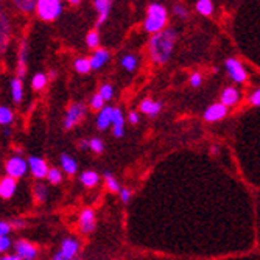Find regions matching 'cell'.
<instances>
[{
	"label": "cell",
	"mask_w": 260,
	"mask_h": 260,
	"mask_svg": "<svg viewBox=\"0 0 260 260\" xmlns=\"http://www.w3.org/2000/svg\"><path fill=\"white\" fill-rule=\"evenodd\" d=\"M217 151H218V147H212V153L217 154Z\"/></svg>",
	"instance_id": "7dc6e473"
},
{
	"label": "cell",
	"mask_w": 260,
	"mask_h": 260,
	"mask_svg": "<svg viewBox=\"0 0 260 260\" xmlns=\"http://www.w3.org/2000/svg\"><path fill=\"white\" fill-rule=\"evenodd\" d=\"M87 41V45L90 47V49H97L99 44H100V36H99V31H90L86 38Z\"/></svg>",
	"instance_id": "4dcf8cb0"
},
{
	"label": "cell",
	"mask_w": 260,
	"mask_h": 260,
	"mask_svg": "<svg viewBox=\"0 0 260 260\" xmlns=\"http://www.w3.org/2000/svg\"><path fill=\"white\" fill-rule=\"evenodd\" d=\"M160 103H156L153 100H144L140 103V111L145 112V114H150V115H154L160 111Z\"/></svg>",
	"instance_id": "44dd1931"
},
{
	"label": "cell",
	"mask_w": 260,
	"mask_h": 260,
	"mask_svg": "<svg viewBox=\"0 0 260 260\" xmlns=\"http://www.w3.org/2000/svg\"><path fill=\"white\" fill-rule=\"evenodd\" d=\"M14 251L20 258H35L38 255V249L33 245H30L28 242H25V240L16 242L14 243Z\"/></svg>",
	"instance_id": "9c48e42d"
},
{
	"label": "cell",
	"mask_w": 260,
	"mask_h": 260,
	"mask_svg": "<svg viewBox=\"0 0 260 260\" xmlns=\"http://www.w3.org/2000/svg\"><path fill=\"white\" fill-rule=\"evenodd\" d=\"M84 106L80 105V103H75L72 105L69 109H67V115H66V122H64V128L66 129H70V128H74L83 117H84Z\"/></svg>",
	"instance_id": "5b68a950"
},
{
	"label": "cell",
	"mask_w": 260,
	"mask_h": 260,
	"mask_svg": "<svg viewBox=\"0 0 260 260\" xmlns=\"http://www.w3.org/2000/svg\"><path fill=\"white\" fill-rule=\"evenodd\" d=\"M87 147L90 148V140H89V142L83 140V142H81V144H80V148H87Z\"/></svg>",
	"instance_id": "ee69618b"
},
{
	"label": "cell",
	"mask_w": 260,
	"mask_h": 260,
	"mask_svg": "<svg viewBox=\"0 0 260 260\" xmlns=\"http://www.w3.org/2000/svg\"><path fill=\"white\" fill-rule=\"evenodd\" d=\"M11 246V240L8 239V235H0V251L5 252Z\"/></svg>",
	"instance_id": "d590c367"
},
{
	"label": "cell",
	"mask_w": 260,
	"mask_h": 260,
	"mask_svg": "<svg viewBox=\"0 0 260 260\" xmlns=\"http://www.w3.org/2000/svg\"><path fill=\"white\" fill-rule=\"evenodd\" d=\"M16 188H17L16 178L8 175L7 178H4L2 181H0V197H2L4 200H10L14 195Z\"/></svg>",
	"instance_id": "30bf717a"
},
{
	"label": "cell",
	"mask_w": 260,
	"mask_h": 260,
	"mask_svg": "<svg viewBox=\"0 0 260 260\" xmlns=\"http://www.w3.org/2000/svg\"><path fill=\"white\" fill-rule=\"evenodd\" d=\"M129 122H131V123H134V125H136V123H139V115H137L134 111H133V112H129Z\"/></svg>",
	"instance_id": "b9f144b4"
},
{
	"label": "cell",
	"mask_w": 260,
	"mask_h": 260,
	"mask_svg": "<svg viewBox=\"0 0 260 260\" xmlns=\"http://www.w3.org/2000/svg\"><path fill=\"white\" fill-rule=\"evenodd\" d=\"M105 179H106V185H108V188H109L111 192H120L119 182L115 181V178H114L109 172L105 173Z\"/></svg>",
	"instance_id": "83f0119b"
},
{
	"label": "cell",
	"mask_w": 260,
	"mask_h": 260,
	"mask_svg": "<svg viewBox=\"0 0 260 260\" xmlns=\"http://www.w3.org/2000/svg\"><path fill=\"white\" fill-rule=\"evenodd\" d=\"M27 44L22 42L20 45V52H19V62H17V77L23 80L27 74Z\"/></svg>",
	"instance_id": "9a60e30c"
},
{
	"label": "cell",
	"mask_w": 260,
	"mask_h": 260,
	"mask_svg": "<svg viewBox=\"0 0 260 260\" xmlns=\"http://www.w3.org/2000/svg\"><path fill=\"white\" fill-rule=\"evenodd\" d=\"M176 41H178V33L172 28L153 33L150 39V55L153 61L157 64L167 62L169 58L172 56Z\"/></svg>",
	"instance_id": "6da1fadb"
},
{
	"label": "cell",
	"mask_w": 260,
	"mask_h": 260,
	"mask_svg": "<svg viewBox=\"0 0 260 260\" xmlns=\"http://www.w3.org/2000/svg\"><path fill=\"white\" fill-rule=\"evenodd\" d=\"M114 109L115 108H111V106H105L99 115V119H97V128L99 129H106L111 123H112V115H114Z\"/></svg>",
	"instance_id": "5bb4252c"
},
{
	"label": "cell",
	"mask_w": 260,
	"mask_h": 260,
	"mask_svg": "<svg viewBox=\"0 0 260 260\" xmlns=\"http://www.w3.org/2000/svg\"><path fill=\"white\" fill-rule=\"evenodd\" d=\"M47 178H49V181L52 184H59L61 179H62V175H61V172L58 169H50L49 170V175H47Z\"/></svg>",
	"instance_id": "1f68e13d"
},
{
	"label": "cell",
	"mask_w": 260,
	"mask_h": 260,
	"mask_svg": "<svg viewBox=\"0 0 260 260\" xmlns=\"http://www.w3.org/2000/svg\"><path fill=\"white\" fill-rule=\"evenodd\" d=\"M226 69H228L229 77H231L234 81H237V83L246 81V72H245L243 66H242L237 59H232V58L228 59V61H226Z\"/></svg>",
	"instance_id": "52a82bcc"
},
{
	"label": "cell",
	"mask_w": 260,
	"mask_h": 260,
	"mask_svg": "<svg viewBox=\"0 0 260 260\" xmlns=\"http://www.w3.org/2000/svg\"><path fill=\"white\" fill-rule=\"evenodd\" d=\"M55 77H56V72H55V70H52V72L49 74V78H50V80H53Z\"/></svg>",
	"instance_id": "f6af8a7d"
},
{
	"label": "cell",
	"mask_w": 260,
	"mask_h": 260,
	"mask_svg": "<svg viewBox=\"0 0 260 260\" xmlns=\"http://www.w3.org/2000/svg\"><path fill=\"white\" fill-rule=\"evenodd\" d=\"M10 224H11L13 228H17V229H19V228H23V226H25V223H23V221H19V220H13Z\"/></svg>",
	"instance_id": "7bdbcfd3"
},
{
	"label": "cell",
	"mask_w": 260,
	"mask_h": 260,
	"mask_svg": "<svg viewBox=\"0 0 260 260\" xmlns=\"http://www.w3.org/2000/svg\"><path fill=\"white\" fill-rule=\"evenodd\" d=\"M251 105L254 106H260V89L255 90L252 95H251Z\"/></svg>",
	"instance_id": "ab89813d"
},
{
	"label": "cell",
	"mask_w": 260,
	"mask_h": 260,
	"mask_svg": "<svg viewBox=\"0 0 260 260\" xmlns=\"http://www.w3.org/2000/svg\"><path fill=\"white\" fill-rule=\"evenodd\" d=\"M123 115H122V111L120 109H114V115H112V133L115 137H122L123 136Z\"/></svg>",
	"instance_id": "e0dca14e"
},
{
	"label": "cell",
	"mask_w": 260,
	"mask_h": 260,
	"mask_svg": "<svg viewBox=\"0 0 260 260\" xmlns=\"http://www.w3.org/2000/svg\"><path fill=\"white\" fill-rule=\"evenodd\" d=\"M120 198H122V201H123V203H128V201H129V198H131V192L128 190V188H122V190H120Z\"/></svg>",
	"instance_id": "60d3db41"
},
{
	"label": "cell",
	"mask_w": 260,
	"mask_h": 260,
	"mask_svg": "<svg viewBox=\"0 0 260 260\" xmlns=\"http://www.w3.org/2000/svg\"><path fill=\"white\" fill-rule=\"evenodd\" d=\"M201 83H203L201 75H200V74H193L192 78H190V84H192L193 87H198V86H201Z\"/></svg>",
	"instance_id": "8d00e7d4"
},
{
	"label": "cell",
	"mask_w": 260,
	"mask_h": 260,
	"mask_svg": "<svg viewBox=\"0 0 260 260\" xmlns=\"http://www.w3.org/2000/svg\"><path fill=\"white\" fill-rule=\"evenodd\" d=\"M78 242L75 239H66L61 243V251L55 255V260H69L77 255L78 252Z\"/></svg>",
	"instance_id": "8992f818"
},
{
	"label": "cell",
	"mask_w": 260,
	"mask_h": 260,
	"mask_svg": "<svg viewBox=\"0 0 260 260\" xmlns=\"http://www.w3.org/2000/svg\"><path fill=\"white\" fill-rule=\"evenodd\" d=\"M99 175L95 173V172H84L83 175H81V182L86 185V187H93L97 182H99Z\"/></svg>",
	"instance_id": "cb8c5ba5"
},
{
	"label": "cell",
	"mask_w": 260,
	"mask_h": 260,
	"mask_svg": "<svg viewBox=\"0 0 260 260\" xmlns=\"http://www.w3.org/2000/svg\"><path fill=\"white\" fill-rule=\"evenodd\" d=\"M93 5H95L100 17L97 20V25H102L105 23V20L108 19L109 16V10H111V5H112V0H93Z\"/></svg>",
	"instance_id": "4fadbf2b"
},
{
	"label": "cell",
	"mask_w": 260,
	"mask_h": 260,
	"mask_svg": "<svg viewBox=\"0 0 260 260\" xmlns=\"http://www.w3.org/2000/svg\"><path fill=\"white\" fill-rule=\"evenodd\" d=\"M228 112V106L223 105V103H215V105H212L206 112H204V119L207 122H218L221 120L223 117L226 115Z\"/></svg>",
	"instance_id": "ba28073f"
},
{
	"label": "cell",
	"mask_w": 260,
	"mask_h": 260,
	"mask_svg": "<svg viewBox=\"0 0 260 260\" xmlns=\"http://www.w3.org/2000/svg\"><path fill=\"white\" fill-rule=\"evenodd\" d=\"M239 99H240V93L237 89H234V87H226L221 93V103L226 106H234L239 102Z\"/></svg>",
	"instance_id": "2e32d148"
},
{
	"label": "cell",
	"mask_w": 260,
	"mask_h": 260,
	"mask_svg": "<svg viewBox=\"0 0 260 260\" xmlns=\"http://www.w3.org/2000/svg\"><path fill=\"white\" fill-rule=\"evenodd\" d=\"M173 13H175L176 16H179V17H187V10H185L184 7H181V5H176V7L173 8Z\"/></svg>",
	"instance_id": "74e56055"
},
{
	"label": "cell",
	"mask_w": 260,
	"mask_h": 260,
	"mask_svg": "<svg viewBox=\"0 0 260 260\" xmlns=\"http://www.w3.org/2000/svg\"><path fill=\"white\" fill-rule=\"evenodd\" d=\"M122 66L128 70V72H134L136 67H137V59L131 55H126L123 59H122Z\"/></svg>",
	"instance_id": "f546056e"
},
{
	"label": "cell",
	"mask_w": 260,
	"mask_h": 260,
	"mask_svg": "<svg viewBox=\"0 0 260 260\" xmlns=\"http://www.w3.org/2000/svg\"><path fill=\"white\" fill-rule=\"evenodd\" d=\"M30 167V164H27L22 157L19 156H14L11 159L7 160V165H5V170H7V175L13 176V178H22L23 175L27 173V169Z\"/></svg>",
	"instance_id": "277c9868"
},
{
	"label": "cell",
	"mask_w": 260,
	"mask_h": 260,
	"mask_svg": "<svg viewBox=\"0 0 260 260\" xmlns=\"http://www.w3.org/2000/svg\"><path fill=\"white\" fill-rule=\"evenodd\" d=\"M13 122V111L7 106L0 108V123L2 125H8Z\"/></svg>",
	"instance_id": "484cf974"
},
{
	"label": "cell",
	"mask_w": 260,
	"mask_h": 260,
	"mask_svg": "<svg viewBox=\"0 0 260 260\" xmlns=\"http://www.w3.org/2000/svg\"><path fill=\"white\" fill-rule=\"evenodd\" d=\"M197 11L201 13L203 16H210L214 13V4H212V0H200L197 4Z\"/></svg>",
	"instance_id": "603a6c76"
},
{
	"label": "cell",
	"mask_w": 260,
	"mask_h": 260,
	"mask_svg": "<svg viewBox=\"0 0 260 260\" xmlns=\"http://www.w3.org/2000/svg\"><path fill=\"white\" fill-rule=\"evenodd\" d=\"M90 150L93 151V153H97V154H100V153H103V150H105V145H103V142L100 140V139H92L90 140Z\"/></svg>",
	"instance_id": "836d02e7"
},
{
	"label": "cell",
	"mask_w": 260,
	"mask_h": 260,
	"mask_svg": "<svg viewBox=\"0 0 260 260\" xmlns=\"http://www.w3.org/2000/svg\"><path fill=\"white\" fill-rule=\"evenodd\" d=\"M69 2H70V4H74V5H77V4L81 2V0H69Z\"/></svg>",
	"instance_id": "bcb514c9"
},
{
	"label": "cell",
	"mask_w": 260,
	"mask_h": 260,
	"mask_svg": "<svg viewBox=\"0 0 260 260\" xmlns=\"http://www.w3.org/2000/svg\"><path fill=\"white\" fill-rule=\"evenodd\" d=\"M11 224H8V223H0V235H8L10 234V231H11Z\"/></svg>",
	"instance_id": "f35d334b"
},
{
	"label": "cell",
	"mask_w": 260,
	"mask_h": 260,
	"mask_svg": "<svg viewBox=\"0 0 260 260\" xmlns=\"http://www.w3.org/2000/svg\"><path fill=\"white\" fill-rule=\"evenodd\" d=\"M167 23V10L159 4H151L148 7V16L145 19L144 27L148 33H157L164 30Z\"/></svg>",
	"instance_id": "7a4b0ae2"
},
{
	"label": "cell",
	"mask_w": 260,
	"mask_h": 260,
	"mask_svg": "<svg viewBox=\"0 0 260 260\" xmlns=\"http://www.w3.org/2000/svg\"><path fill=\"white\" fill-rule=\"evenodd\" d=\"M35 198L39 201V203H44L47 200V190H45V187L44 185H36L35 187Z\"/></svg>",
	"instance_id": "d6a6232c"
},
{
	"label": "cell",
	"mask_w": 260,
	"mask_h": 260,
	"mask_svg": "<svg viewBox=\"0 0 260 260\" xmlns=\"http://www.w3.org/2000/svg\"><path fill=\"white\" fill-rule=\"evenodd\" d=\"M10 87H11V95H13V100L16 103H20L22 102V97H23V86H22V80L17 77L14 80H11L10 83Z\"/></svg>",
	"instance_id": "ac0fdd59"
},
{
	"label": "cell",
	"mask_w": 260,
	"mask_h": 260,
	"mask_svg": "<svg viewBox=\"0 0 260 260\" xmlns=\"http://www.w3.org/2000/svg\"><path fill=\"white\" fill-rule=\"evenodd\" d=\"M95 228V217H93V212L90 209H86L81 212V217H80V229L84 234H89L93 231Z\"/></svg>",
	"instance_id": "7c38bea8"
},
{
	"label": "cell",
	"mask_w": 260,
	"mask_h": 260,
	"mask_svg": "<svg viewBox=\"0 0 260 260\" xmlns=\"http://www.w3.org/2000/svg\"><path fill=\"white\" fill-rule=\"evenodd\" d=\"M75 70H77L78 74H83V75L89 74L90 70H92V62H90V59H86V58L77 59V61H75Z\"/></svg>",
	"instance_id": "7402d4cb"
},
{
	"label": "cell",
	"mask_w": 260,
	"mask_h": 260,
	"mask_svg": "<svg viewBox=\"0 0 260 260\" xmlns=\"http://www.w3.org/2000/svg\"><path fill=\"white\" fill-rule=\"evenodd\" d=\"M36 10L42 20H53L62 11L61 0H38Z\"/></svg>",
	"instance_id": "3957f363"
},
{
	"label": "cell",
	"mask_w": 260,
	"mask_h": 260,
	"mask_svg": "<svg viewBox=\"0 0 260 260\" xmlns=\"http://www.w3.org/2000/svg\"><path fill=\"white\" fill-rule=\"evenodd\" d=\"M100 93L103 95V99L105 100H111L112 99V87L109 86V84H105V86H102V89H100Z\"/></svg>",
	"instance_id": "e575fe53"
},
{
	"label": "cell",
	"mask_w": 260,
	"mask_h": 260,
	"mask_svg": "<svg viewBox=\"0 0 260 260\" xmlns=\"http://www.w3.org/2000/svg\"><path fill=\"white\" fill-rule=\"evenodd\" d=\"M28 164H30V170H31L35 178L41 179V178H45L47 175H49V169H47V164H45L44 159H41V157H30Z\"/></svg>",
	"instance_id": "8fae6325"
},
{
	"label": "cell",
	"mask_w": 260,
	"mask_h": 260,
	"mask_svg": "<svg viewBox=\"0 0 260 260\" xmlns=\"http://www.w3.org/2000/svg\"><path fill=\"white\" fill-rule=\"evenodd\" d=\"M109 58V53L105 50V49H99L95 50V53L92 55L90 58V62H92V69H100Z\"/></svg>",
	"instance_id": "ffe728a7"
},
{
	"label": "cell",
	"mask_w": 260,
	"mask_h": 260,
	"mask_svg": "<svg viewBox=\"0 0 260 260\" xmlns=\"http://www.w3.org/2000/svg\"><path fill=\"white\" fill-rule=\"evenodd\" d=\"M45 84H47V77H45L44 74H36V75L33 77V80H31V86H33V89H36V90L44 89Z\"/></svg>",
	"instance_id": "4316f807"
},
{
	"label": "cell",
	"mask_w": 260,
	"mask_h": 260,
	"mask_svg": "<svg viewBox=\"0 0 260 260\" xmlns=\"http://www.w3.org/2000/svg\"><path fill=\"white\" fill-rule=\"evenodd\" d=\"M105 99H103V95H102V93L99 92V93H95V95H93L92 97V100H90V108L92 109H103L105 108Z\"/></svg>",
	"instance_id": "f1b7e54d"
},
{
	"label": "cell",
	"mask_w": 260,
	"mask_h": 260,
	"mask_svg": "<svg viewBox=\"0 0 260 260\" xmlns=\"http://www.w3.org/2000/svg\"><path fill=\"white\" fill-rule=\"evenodd\" d=\"M14 4L17 5L19 10L25 11V13H30L38 5V0H14Z\"/></svg>",
	"instance_id": "d4e9b609"
},
{
	"label": "cell",
	"mask_w": 260,
	"mask_h": 260,
	"mask_svg": "<svg viewBox=\"0 0 260 260\" xmlns=\"http://www.w3.org/2000/svg\"><path fill=\"white\" fill-rule=\"evenodd\" d=\"M61 165H62V170L67 173V175H75L77 173V170H78V165H77V162H75V159H72L70 156H67V154H62L61 156Z\"/></svg>",
	"instance_id": "d6986e66"
}]
</instances>
